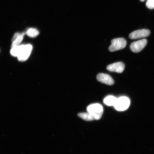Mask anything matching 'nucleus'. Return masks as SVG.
I'll return each mask as SVG.
<instances>
[{"instance_id":"nucleus-5","label":"nucleus","mask_w":154,"mask_h":154,"mask_svg":"<svg viewBox=\"0 0 154 154\" xmlns=\"http://www.w3.org/2000/svg\"><path fill=\"white\" fill-rule=\"evenodd\" d=\"M147 43V39H144L133 42L130 46V49L133 52L137 53L142 51Z\"/></svg>"},{"instance_id":"nucleus-6","label":"nucleus","mask_w":154,"mask_h":154,"mask_svg":"<svg viewBox=\"0 0 154 154\" xmlns=\"http://www.w3.org/2000/svg\"><path fill=\"white\" fill-rule=\"evenodd\" d=\"M150 34L149 30L146 29H142L133 32L130 34L129 36L131 39H135L147 37Z\"/></svg>"},{"instance_id":"nucleus-11","label":"nucleus","mask_w":154,"mask_h":154,"mask_svg":"<svg viewBox=\"0 0 154 154\" xmlns=\"http://www.w3.org/2000/svg\"><path fill=\"white\" fill-rule=\"evenodd\" d=\"M78 116L86 121H91L95 120L94 117L89 113L83 112L79 113Z\"/></svg>"},{"instance_id":"nucleus-10","label":"nucleus","mask_w":154,"mask_h":154,"mask_svg":"<svg viewBox=\"0 0 154 154\" xmlns=\"http://www.w3.org/2000/svg\"><path fill=\"white\" fill-rule=\"evenodd\" d=\"M117 99L115 96L109 95L106 96L103 100L105 104L108 106H114Z\"/></svg>"},{"instance_id":"nucleus-7","label":"nucleus","mask_w":154,"mask_h":154,"mask_svg":"<svg viewBox=\"0 0 154 154\" xmlns=\"http://www.w3.org/2000/svg\"><path fill=\"white\" fill-rule=\"evenodd\" d=\"M125 65L124 63L119 62L114 63L108 65L106 68L108 70L111 72H115L117 73H122L124 71Z\"/></svg>"},{"instance_id":"nucleus-4","label":"nucleus","mask_w":154,"mask_h":154,"mask_svg":"<svg viewBox=\"0 0 154 154\" xmlns=\"http://www.w3.org/2000/svg\"><path fill=\"white\" fill-rule=\"evenodd\" d=\"M32 46L30 44L20 45V51L18 58L21 61H26L32 52Z\"/></svg>"},{"instance_id":"nucleus-1","label":"nucleus","mask_w":154,"mask_h":154,"mask_svg":"<svg viewBox=\"0 0 154 154\" xmlns=\"http://www.w3.org/2000/svg\"><path fill=\"white\" fill-rule=\"evenodd\" d=\"M87 110L96 120L100 119L103 113V107L99 103H93L88 105Z\"/></svg>"},{"instance_id":"nucleus-8","label":"nucleus","mask_w":154,"mask_h":154,"mask_svg":"<svg viewBox=\"0 0 154 154\" xmlns=\"http://www.w3.org/2000/svg\"><path fill=\"white\" fill-rule=\"evenodd\" d=\"M96 78L98 81L107 85H112L114 84L113 79L110 75L107 74L99 73L96 76Z\"/></svg>"},{"instance_id":"nucleus-12","label":"nucleus","mask_w":154,"mask_h":154,"mask_svg":"<svg viewBox=\"0 0 154 154\" xmlns=\"http://www.w3.org/2000/svg\"><path fill=\"white\" fill-rule=\"evenodd\" d=\"M39 32L35 28H31L29 29L26 31V34L30 37L34 38L37 36L39 34Z\"/></svg>"},{"instance_id":"nucleus-15","label":"nucleus","mask_w":154,"mask_h":154,"mask_svg":"<svg viewBox=\"0 0 154 154\" xmlns=\"http://www.w3.org/2000/svg\"><path fill=\"white\" fill-rule=\"evenodd\" d=\"M140 1L142 2H143L145 1V0H140Z\"/></svg>"},{"instance_id":"nucleus-2","label":"nucleus","mask_w":154,"mask_h":154,"mask_svg":"<svg viewBox=\"0 0 154 154\" xmlns=\"http://www.w3.org/2000/svg\"><path fill=\"white\" fill-rule=\"evenodd\" d=\"M130 104L129 99L125 96H122L117 99L113 106L116 110L122 111L126 110L128 108Z\"/></svg>"},{"instance_id":"nucleus-14","label":"nucleus","mask_w":154,"mask_h":154,"mask_svg":"<svg viewBox=\"0 0 154 154\" xmlns=\"http://www.w3.org/2000/svg\"><path fill=\"white\" fill-rule=\"evenodd\" d=\"M146 5L148 8L151 9H154V0H147Z\"/></svg>"},{"instance_id":"nucleus-9","label":"nucleus","mask_w":154,"mask_h":154,"mask_svg":"<svg viewBox=\"0 0 154 154\" xmlns=\"http://www.w3.org/2000/svg\"><path fill=\"white\" fill-rule=\"evenodd\" d=\"M24 34L25 33L24 32L22 33L18 32L15 33L11 40L12 42L11 47L13 48L19 45L23 38Z\"/></svg>"},{"instance_id":"nucleus-3","label":"nucleus","mask_w":154,"mask_h":154,"mask_svg":"<svg viewBox=\"0 0 154 154\" xmlns=\"http://www.w3.org/2000/svg\"><path fill=\"white\" fill-rule=\"evenodd\" d=\"M111 44L109 47V50L111 52L115 51L124 49L126 47V40L123 38H114L111 40Z\"/></svg>"},{"instance_id":"nucleus-13","label":"nucleus","mask_w":154,"mask_h":154,"mask_svg":"<svg viewBox=\"0 0 154 154\" xmlns=\"http://www.w3.org/2000/svg\"><path fill=\"white\" fill-rule=\"evenodd\" d=\"M20 51V45L12 48L11 51V54L13 56L18 57Z\"/></svg>"}]
</instances>
